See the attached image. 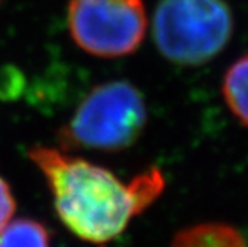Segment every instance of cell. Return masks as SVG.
<instances>
[{"instance_id":"cell-2","label":"cell","mask_w":248,"mask_h":247,"mask_svg":"<svg viewBox=\"0 0 248 247\" xmlns=\"http://www.w3.org/2000/svg\"><path fill=\"white\" fill-rule=\"evenodd\" d=\"M141 93L126 81L94 86L60 131L61 149L119 152L137 142L146 127Z\"/></svg>"},{"instance_id":"cell-3","label":"cell","mask_w":248,"mask_h":247,"mask_svg":"<svg viewBox=\"0 0 248 247\" xmlns=\"http://www.w3.org/2000/svg\"><path fill=\"white\" fill-rule=\"evenodd\" d=\"M233 26L232 9L224 0H159L152 30L168 61L199 66L224 49Z\"/></svg>"},{"instance_id":"cell-5","label":"cell","mask_w":248,"mask_h":247,"mask_svg":"<svg viewBox=\"0 0 248 247\" xmlns=\"http://www.w3.org/2000/svg\"><path fill=\"white\" fill-rule=\"evenodd\" d=\"M221 96L232 115L248 127V54L228 67L221 81Z\"/></svg>"},{"instance_id":"cell-4","label":"cell","mask_w":248,"mask_h":247,"mask_svg":"<svg viewBox=\"0 0 248 247\" xmlns=\"http://www.w3.org/2000/svg\"><path fill=\"white\" fill-rule=\"evenodd\" d=\"M149 26L143 0H70L67 29L78 47L93 57L134 54Z\"/></svg>"},{"instance_id":"cell-7","label":"cell","mask_w":248,"mask_h":247,"mask_svg":"<svg viewBox=\"0 0 248 247\" xmlns=\"http://www.w3.org/2000/svg\"><path fill=\"white\" fill-rule=\"evenodd\" d=\"M15 210H16V203L12 195L11 186L3 177H0V232L9 223Z\"/></svg>"},{"instance_id":"cell-8","label":"cell","mask_w":248,"mask_h":247,"mask_svg":"<svg viewBox=\"0 0 248 247\" xmlns=\"http://www.w3.org/2000/svg\"><path fill=\"white\" fill-rule=\"evenodd\" d=\"M0 3H2V0H0Z\"/></svg>"},{"instance_id":"cell-1","label":"cell","mask_w":248,"mask_h":247,"mask_svg":"<svg viewBox=\"0 0 248 247\" xmlns=\"http://www.w3.org/2000/svg\"><path fill=\"white\" fill-rule=\"evenodd\" d=\"M29 158L42 171L64 227L78 238L106 244L147 210L165 189L159 168H149L129 182L62 149L33 146Z\"/></svg>"},{"instance_id":"cell-6","label":"cell","mask_w":248,"mask_h":247,"mask_svg":"<svg viewBox=\"0 0 248 247\" xmlns=\"http://www.w3.org/2000/svg\"><path fill=\"white\" fill-rule=\"evenodd\" d=\"M51 235L43 223L33 219H16L0 232V247H49Z\"/></svg>"}]
</instances>
